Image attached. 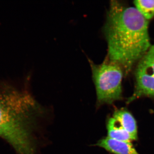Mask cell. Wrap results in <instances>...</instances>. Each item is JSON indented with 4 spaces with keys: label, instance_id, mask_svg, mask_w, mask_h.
<instances>
[{
    "label": "cell",
    "instance_id": "1",
    "mask_svg": "<svg viewBox=\"0 0 154 154\" xmlns=\"http://www.w3.org/2000/svg\"><path fill=\"white\" fill-rule=\"evenodd\" d=\"M148 21L136 9L112 1L103 32L109 60L119 66L124 75L129 74L151 46Z\"/></svg>",
    "mask_w": 154,
    "mask_h": 154
},
{
    "label": "cell",
    "instance_id": "2",
    "mask_svg": "<svg viewBox=\"0 0 154 154\" xmlns=\"http://www.w3.org/2000/svg\"><path fill=\"white\" fill-rule=\"evenodd\" d=\"M38 107L30 94L0 86V137L17 154H36L33 136Z\"/></svg>",
    "mask_w": 154,
    "mask_h": 154
},
{
    "label": "cell",
    "instance_id": "3",
    "mask_svg": "<svg viewBox=\"0 0 154 154\" xmlns=\"http://www.w3.org/2000/svg\"><path fill=\"white\" fill-rule=\"evenodd\" d=\"M93 81L96 87L97 104H111L122 99V78L124 72L121 67L106 56L100 64L89 60Z\"/></svg>",
    "mask_w": 154,
    "mask_h": 154
},
{
    "label": "cell",
    "instance_id": "4",
    "mask_svg": "<svg viewBox=\"0 0 154 154\" xmlns=\"http://www.w3.org/2000/svg\"><path fill=\"white\" fill-rule=\"evenodd\" d=\"M134 75V91L127 103L145 96L154 98V44L137 64Z\"/></svg>",
    "mask_w": 154,
    "mask_h": 154
},
{
    "label": "cell",
    "instance_id": "5",
    "mask_svg": "<svg viewBox=\"0 0 154 154\" xmlns=\"http://www.w3.org/2000/svg\"><path fill=\"white\" fill-rule=\"evenodd\" d=\"M96 145L114 154H139L131 142L116 140L108 137L99 140Z\"/></svg>",
    "mask_w": 154,
    "mask_h": 154
},
{
    "label": "cell",
    "instance_id": "6",
    "mask_svg": "<svg viewBox=\"0 0 154 154\" xmlns=\"http://www.w3.org/2000/svg\"><path fill=\"white\" fill-rule=\"evenodd\" d=\"M113 117L131 136L134 140H137V129L136 122L129 111L124 109L116 110Z\"/></svg>",
    "mask_w": 154,
    "mask_h": 154
},
{
    "label": "cell",
    "instance_id": "7",
    "mask_svg": "<svg viewBox=\"0 0 154 154\" xmlns=\"http://www.w3.org/2000/svg\"><path fill=\"white\" fill-rule=\"evenodd\" d=\"M107 137L113 139L128 142L134 140L131 136L113 117L109 118L107 121Z\"/></svg>",
    "mask_w": 154,
    "mask_h": 154
},
{
    "label": "cell",
    "instance_id": "8",
    "mask_svg": "<svg viewBox=\"0 0 154 154\" xmlns=\"http://www.w3.org/2000/svg\"><path fill=\"white\" fill-rule=\"evenodd\" d=\"M135 8L146 20L154 17V1H135Z\"/></svg>",
    "mask_w": 154,
    "mask_h": 154
}]
</instances>
